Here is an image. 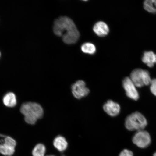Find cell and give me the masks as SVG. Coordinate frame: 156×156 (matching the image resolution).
I'll return each instance as SVG.
<instances>
[{
    "mask_svg": "<svg viewBox=\"0 0 156 156\" xmlns=\"http://www.w3.org/2000/svg\"><path fill=\"white\" fill-rule=\"evenodd\" d=\"M4 105L9 107H13L17 104L16 97L14 93L9 92L4 96L3 99Z\"/></svg>",
    "mask_w": 156,
    "mask_h": 156,
    "instance_id": "obj_12",
    "label": "cell"
},
{
    "mask_svg": "<svg viewBox=\"0 0 156 156\" xmlns=\"http://www.w3.org/2000/svg\"><path fill=\"white\" fill-rule=\"evenodd\" d=\"M0 136H2V137H5L6 136H5L3 134H0Z\"/></svg>",
    "mask_w": 156,
    "mask_h": 156,
    "instance_id": "obj_21",
    "label": "cell"
},
{
    "mask_svg": "<svg viewBox=\"0 0 156 156\" xmlns=\"http://www.w3.org/2000/svg\"><path fill=\"white\" fill-rule=\"evenodd\" d=\"M119 156H133V154L129 150L124 149L121 152Z\"/></svg>",
    "mask_w": 156,
    "mask_h": 156,
    "instance_id": "obj_19",
    "label": "cell"
},
{
    "mask_svg": "<svg viewBox=\"0 0 156 156\" xmlns=\"http://www.w3.org/2000/svg\"><path fill=\"white\" fill-rule=\"evenodd\" d=\"M153 156H156V152L154 154Z\"/></svg>",
    "mask_w": 156,
    "mask_h": 156,
    "instance_id": "obj_22",
    "label": "cell"
},
{
    "mask_svg": "<svg viewBox=\"0 0 156 156\" xmlns=\"http://www.w3.org/2000/svg\"><path fill=\"white\" fill-rule=\"evenodd\" d=\"M0 55H1V54H0Z\"/></svg>",
    "mask_w": 156,
    "mask_h": 156,
    "instance_id": "obj_24",
    "label": "cell"
},
{
    "mask_svg": "<svg viewBox=\"0 0 156 156\" xmlns=\"http://www.w3.org/2000/svg\"><path fill=\"white\" fill-rule=\"evenodd\" d=\"M144 8L151 13H156V9L154 5L153 0H147L144 3Z\"/></svg>",
    "mask_w": 156,
    "mask_h": 156,
    "instance_id": "obj_16",
    "label": "cell"
},
{
    "mask_svg": "<svg viewBox=\"0 0 156 156\" xmlns=\"http://www.w3.org/2000/svg\"></svg>",
    "mask_w": 156,
    "mask_h": 156,
    "instance_id": "obj_25",
    "label": "cell"
},
{
    "mask_svg": "<svg viewBox=\"0 0 156 156\" xmlns=\"http://www.w3.org/2000/svg\"><path fill=\"white\" fill-rule=\"evenodd\" d=\"M71 90L73 96L77 99L87 96L90 93L89 89L83 80H79L73 83L72 85Z\"/></svg>",
    "mask_w": 156,
    "mask_h": 156,
    "instance_id": "obj_6",
    "label": "cell"
},
{
    "mask_svg": "<svg viewBox=\"0 0 156 156\" xmlns=\"http://www.w3.org/2000/svg\"><path fill=\"white\" fill-rule=\"evenodd\" d=\"M151 91L153 94L156 96V79L152 80L151 84Z\"/></svg>",
    "mask_w": 156,
    "mask_h": 156,
    "instance_id": "obj_18",
    "label": "cell"
},
{
    "mask_svg": "<svg viewBox=\"0 0 156 156\" xmlns=\"http://www.w3.org/2000/svg\"><path fill=\"white\" fill-rule=\"evenodd\" d=\"M15 148L2 143L0 144V153L5 156H12L15 153Z\"/></svg>",
    "mask_w": 156,
    "mask_h": 156,
    "instance_id": "obj_13",
    "label": "cell"
},
{
    "mask_svg": "<svg viewBox=\"0 0 156 156\" xmlns=\"http://www.w3.org/2000/svg\"><path fill=\"white\" fill-rule=\"evenodd\" d=\"M53 30L54 34L59 37L79 31L73 20L66 16L61 17L56 20L54 23Z\"/></svg>",
    "mask_w": 156,
    "mask_h": 156,
    "instance_id": "obj_2",
    "label": "cell"
},
{
    "mask_svg": "<svg viewBox=\"0 0 156 156\" xmlns=\"http://www.w3.org/2000/svg\"><path fill=\"white\" fill-rule=\"evenodd\" d=\"M82 51L84 53L93 54L96 52V48L94 45L90 43H86L81 47Z\"/></svg>",
    "mask_w": 156,
    "mask_h": 156,
    "instance_id": "obj_15",
    "label": "cell"
},
{
    "mask_svg": "<svg viewBox=\"0 0 156 156\" xmlns=\"http://www.w3.org/2000/svg\"><path fill=\"white\" fill-rule=\"evenodd\" d=\"M46 151V147L44 144H38L33 149L32 154L33 156H45Z\"/></svg>",
    "mask_w": 156,
    "mask_h": 156,
    "instance_id": "obj_14",
    "label": "cell"
},
{
    "mask_svg": "<svg viewBox=\"0 0 156 156\" xmlns=\"http://www.w3.org/2000/svg\"><path fill=\"white\" fill-rule=\"evenodd\" d=\"M20 112L24 116L25 122L30 124H34L44 115L43 108L38 103L25 102L21 105Z\"/></svg>",
    "mask_w": 156,
    "mask_h": 156,
    "instance_id": "obj_1",
    "label": "cell"
},
{
    "mask_svg": "<svg viewBox=\"0 0 156 156\" xmlns=\"http://www.w3.org/2000/svg\"><path fill=\"white\" fill-rule=\"evenodd\" d=\"M103 110L109 116H116L119 114L120 107L118 103L112 100H108L103 106Z\"/></svg>",
    "mask_w": 156,
    "mask_h": 156,
    "instance_id": "obj_8",
    "label": "cell"
},
{
    "mask_svg": "<svg viewBox=\"0 0 156 156\" xmlns=\"http://www.w3.org/2000/svg\"><path fill=\"white\" fill-rule=\"evenodd\" d=\"M154 5L156 9V0H153Z\"/></svg>",
    "mask_w": 156,
    "mask_h": 156,
    "instance_id": "obj_20",
    "label": "cell"
},
{
    "mask_svg": "<svg viewBox=\"0 0 156 156\" xmlns=\"http://www.w3.org/2000/svg\"><path fill=\"white\" fill-rule=\"evenodd\" d=\"M130 78L136 87H138L150 85L152 80L149 72L140 68L134 70Z\"/></svg>",
    "mask_w": 156,
    "mask_h": 156,
    "instance_id": "obj_4",
    "label": "cell"
},
{
    "mask_svg": "<svg viewBox=\"0 0 156 156\" xmlns=\"http://www.w3.org/2000/svg\"><path fill=\"white\" fill-rule=\"evenodd\" d=\"M53 144L54 147L60 152L66 151L68 146L67 140L62 136H56L54 140Z\"/></svg>",
    "mask_w": 156,
    "mask_h": 156,
    "instance_id": "obj_10",
    "label": "cell"
},
{
    "mask_svg": "<svg viewBox=\"0 0 156 156\" xmlns=\"http://www.w3.org/2000/svg\"><path fill=\"white\" fill-rule=\"evenodd\" d=\"M147 125V121L145 117L141 113L136 112L126 117L125 126L130 131L142 130Z\"/></svg>",
    "mask_w": 156,
    "mask_h": 156,
    "instance_id": "obj_3",
    "label": "cell"
},
{
    "mask_svg": "<svg viewBox=\"0 0 156 156\" xmlns=\"http://www.w3.org/2000/svg\"><path fill=\"white\" fill-rule=\"evenodd\" d=\"M3 143L7 145L15 147L16 145V142L15 140L10 136H6L5 139L3 140L1 143Z\"/></svg>",
    "mask_w": 156,
    "mask_h": 156,
    "instance_id": "obj_17",
    "label": "cell"
},
{
    "mask_svg": "<svg viewBox=\"0 0 156 156\" xmlns=\"http://www.w3.org/2000/svg\"><path fill=\"white\" fill-rule=\"evenodd\" d=\"M142 61L149 67H153L156 63V54L152 51L144 52Z\"/></svg>",
    "mask_w": 156,
    "mask_h": 156,
    "instance_id": "obj_11",
    "label": "cell"
},
{
    "mask_svg": "<svg viewBox=\"0 0 156 156\" xmlns=\"http://www.w3.org/2000/svg\"><path fill=\"white\" fill-rule=\"evenodd\" d=\"M133 142L138 147L145 148L151 144V136L147 132L143 130L137 131L133 138Z\"/></svg>",
    "mask_w": 156,
    "mask_h": 156,
    "instance_id": "obj_5",
    "label": "cell"
},
{
    "mask_svg": "<svg viewBox=\"0 0 156 156\" xmlns=\"http://www.w3.org/2000/svg\"><path fill=\"white\" fill-rule=\"evenodd\" d=\"M93 31L97 36L101 37H105L108 34L109 28L108 25L103 21H99L94 25Z\"/></svg>",
    "mask_w": 156,
    "mask_h": 156,
    "instance_id": "obj_9",
    "label": "cell"
},
{
    "mask_svg": "<svg viewBox=\"0 0 156 156\" xmlns=\"http://www.w3.org/2000/svg\"><path fill=\"white\" fill-rule=\"evenodd\" d=\"M122 86L127 96L129 98L135 101L139 99V94L136 88V86L130 78H125L122 81Z\"/></svg>",
    "mask_w": 156,
    "mask_h": 156,
    "instance_id": "obj_7",
    "label": "cell"
},
{
    "mask_svg": "<svg viewBox=\"0 0 156 156\" xmlns=\"http://www.w3.org/2000/svg\"><path fill=\"white\" fill-rule=\"evenodd\" d=\"M55 156L53 155H48V156Z\"/></svg>",
    "mask_w": 156,
    "mask_h": 156,
    "instance_id": "obj_23",
    "label": "cell"
}]
</instances>
